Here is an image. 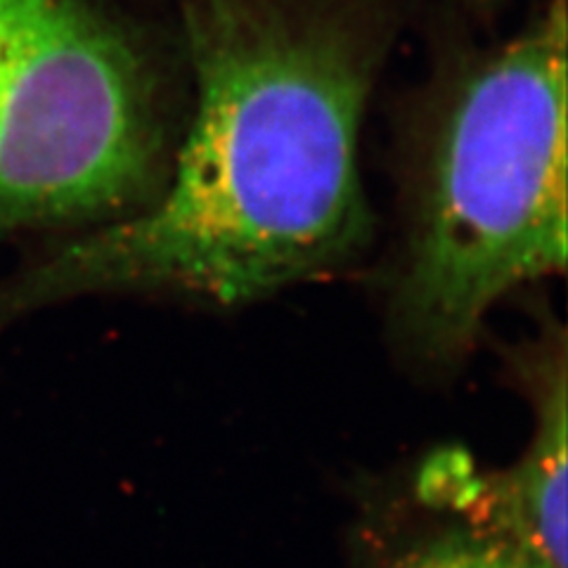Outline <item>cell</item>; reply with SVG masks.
I'll return each mask as SVG.
<instances>
[{
    "label": "cell",
    "mask_w": 568,
    "mask_h": 568,
    "mask_svg": "<svg viewBox=\"0 0 568 568\" xmlns=\"http://www.w3.org/2000/svg\"><path fill=\"white\" fill-rule=\"evenodd\" d=\"M183 24L197 102L162 190L36 265L0 317L106 292L237 306L361 254L382 0H185Z\"/></svg>",
    "instance_id": "1"
},
{
    "label": "cell",
    "mask_w": 568,
    "mask_h": 568,
    "mask_svg": "<svg viewBox=\"0 0 568 568\" xmlns=\"http://www.w3.org/2000/svg\"><path fill=\"white\" fill-rule=\"evenodd\" d=\"M390 329L405 361L455 372L488 313L566 268V3L457 58L417 106Z\"/></svg>",
    "instance_id": "2"
},
{
    "label": "cell",
    "mask_w": 568,
    "mask_h": 568,
    "mask_svg": "<svg viewBox=\"0 0 568 568\" xmlns=\"http://www.w3.org/2000/svg\"><path fill=\"white\" fill-rule=\"evenodd\" d=\"M152 43L95 0H0V225L116 221L175 148Z\"/></svg>",
    "instance_id": "3"
},
{
    "label": "cell",
    "mask_w": 568,
    "mask_h": 568,
    "mask_svg": "<svg viewBox=\"0 0 568 568\" xmlns=\"http://www.w3.org/2000/svg\"><path fill=\"white\" fill-rule=\"evenodd\" d=\"M507 379L528 400L532 429L507 469H481L469 453L440 448L426 457L448 500L521 545L547 568H566V332L545 315L538 329L505 351Z\"/></svg>",
    "instance_id": "4"
},
{
    "label": "cell",
    "mask_w": 568,
    "mask_h": 568,
    "mask_svg": "<svg viewBox=\"0 0 568 568\" xmlns=\"http://www.w3.org/2000/svg\"><path fill=\"white\" fill-rule=\"evenodd\" d=\"M346 568H547L505 532L410 478H390L358 497Z\"/></svg>",
    "instance_id": "5"
}]
</instances>
